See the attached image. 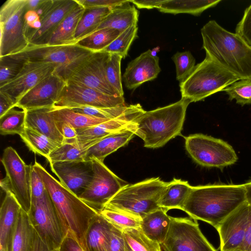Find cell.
<instances>
[{"instance_id":"94428289","label":"cell","mask_w":251,"mask_h":251,"mask_svg":"<svg viewBox=\"0 0 251 251\" xmlns=\"http://www.w3.org/2000/svg\"><path fill=\"white\" fill-rule=\"evenodd\" d=\"M244 185L246 190L247 200L251 203V180Z\"/></svg>"},{"instance_id":"ac0fdd59","label":"cell","mask_w":251,"mask_h":251,"mask_svg":"<svg viewBox=\"0 0 251 251\" xmlns=\"http://www.w3.org/2000/svg\"><path fill=\"white\" fill-rule=\"evenodd\" d=\"M78 4L77 0H53L48 10L40 18V27L27 32L29 45H47L62 21Z\"/></svg>"},{"instance_id":"cb8c5ba5","label":"cell","mask_w":251,"mask_h":251,"mask_svg":"<svg viewBox=\"0 0 251 251\" xmlns=\"http://www.w3.org/2000/svg\"><path fill=\"white\" fill-rule=\"evenodd\" d=\"M53 108L50 107L26 110L25 127L36 130L60 145L65 139L52 114Z\"/></svg>"},{"instance_id":"9c48e42d","label":"cell","mask_w":251,"mask_h":251,"mask_svg":"<svg viewBox=\"0 0 251 251\" xmlns=\"http://www.w3.org/2000/svg\"><path fill=\"white\" fill-rule=\"evenodd\" d=\"M185 147L195 162L207 168L222 169L238 160L234 150L227 142L201 133L185 137Z\"/></svg>"},{"instance_id":"816d5d0a","label":"cell","mask_w":251,"mask_h":251,"mask_svg":"<svg viewBox=\"0 0 251 251\" xmlns=\"http://www.w3.org/2000/svg\"><path fill=\"white\" fill-rule=\"evenodd\" d=\"M58 251H84L78 242L70 232L64 237Z\"/></svg>"},{"instance_id":"7dc6e473","label":"cell","mask_w":251,"mask_h":251,"mask_svg":"<svg viewBox=\"0 0 251 251\" xmlns=\"http://www.w3.org/2000/svg\"><path fill=\"white\" fill-rule=\"evenodd\" d=\"M235 33L251 46V4L245 9L236 26Z\"/></svg>"},{"instance_id":"60d3db41","label":"cell","mask_w":251,"mask_h":251,"mask_svg":"<svg viewBox=\"0 0 251 251\" xmlns=\"http://www.w3.org/2000/svg\"><path fill=\"white\" fill-rule=\"evenodd\" d=\"M122 231L133 251H162L161 245L146 236L140 228L125 229Z\"/></svg>"},{"instance_id":"4316f807","label":"cell","mask_w":251,"mask_h":251,"mask_svg":"<svg viewBox=\"0 0 251 251\" xmlns=\"http://www.w3.org/2000/svg\"><path fill=\"white\" fill-rule=\"evenodd\" d=\"M162 208L153 211L142 219L140 228L149 238L161 245L169 229L171 220Z\"/></svg>"},{"instance_id":"83f0119b","label":"cell","mask_w":251,"mask_h":251,"mask_svg":"<svg viewBox=\"0 0 251 251\" xmlns=\"http://www.w3.org/2000/svg\"><path fill=\"white\" fill-rule=\"evenodd\" d=\"M84 10L85 8L79 4L71 11L54 31L47 45H75V31Z\"/></svg>"},{"instance_id":"b9f144b4","label":"cell","mask_w":251,"mask_h":251,"mask_svg":"<svg viewBox=\"0 0 251 251\" xmlns=\"http://www.w3.org/2000/svg\"><path fill=\"white\" fill-rule=\"evenodd\" d=\"M123 57L117 53H110L105 63L107 80L118 96H124L122 83L121 62Z\"/></svg>"},{"instance_id":"8fae6325","label":"cell","mask_w":251,"mask_h":251,"mask_svg":"<svg viewBox=\"0 0 251 251\" xmlns=\"http://www.w3.org/2000/svg\"><path fill=\"white\" fill-rule=\"evenodd\" d=\"M27 213L41 240L51 250H58L67 233L47 191L41 198L31 199Z\"/></svg>"},{"instance_id":"ab89813d","label":"cell","mask_w":251,"mask_h":251,"mask_svg":"<svg viewBox=\"0 0 251 251\" xmlns=\"http://www.w3.org/2000/svg\"><path fill=\"white\" fill-rule=\"evenodd\" d=\"M11 108L0 117V133L1 135H20L25 127L26 111Z\"/></svg>"},{"instance_id":"be15d7a7","label":"cell","mask_w":251,"mask_h":251,"mask_svg":"<svg viewBox=\"0 0 251 251\" xmlns=\"http://www.w3.org/2000/svg\"></svg>"},{"instance_id":"11a10c76","label":"cell","mask_w":251,"mask_h":251,"mask_svg":"<svg viewBox=\"0 0 251 251\" xmlns=\"http://www.w3.org/2000/svg\"><path fill=\"white\" fill-rule=\"evenodd\" d=\"M166 0H131L130 3L140 9H158Z\"/></svg>"},{"instance_id":"603a6c76","label":"cell","mask_w":251,"mask_h":251,"mask_svg":"<svg viewBox=\"0 0 251 251\" xmlns=\"http://www.w3.org/2000/svg\"><path fill=\"white\" fill-rule=\"evenodd\" d=\"M5 193L0 210V251H12L22 208L10 191Z\"/></svg>"},{"instance_id":"5b68a950","label":"cell","mask_w":251,"mask_h":251,"mask_svg":"<svg viewBox=\"0 0 251 251\" xmlns=\"http://www.w3.org/2000/svg\"><path fill=\"white\" fill-rule=\"evenodd\" d=\"M168 182L152 177L124 186L103 209L125 213L142 220L148 214L161 208L160 201Z\"/></svg>"},{"instance_id":"836d02e7","label":"cell","mask_w":251,"mask_h":251,"mask_svg":"<svg viewBox=\"0 0 251 251\" xmlns=\"http://www.w3.org/2000/svg\"><path fill=\"white\" fill-rule=\"evenodd\" d=\"M52 114L56 122L68 123L76 129L91 127L108 121L82 114L69 108L53 107Z\"/></svg>"},{"instance_id":"30bf717a","label":"cell","mask_w":251,"mask_h":251,"mask_svg":"<svg viewBox=\"0 0 251 251\" xmlns=\"http://www.w3.org/2000/svg\"><path fill=\"white\" fill-rule=\"evenodd\" d=\"M1 163L6 176L0 180V186L4 191H10L22 209L28 213L31 203L30 178L32 165H27L16 151L11 147L4 150Z\"/></svg>"},{"instance_id":"d6986e66","label":"cell","mask_w":251,"mask_h":251,"mask_svg":"<svg viewBox=\"0 0 251 251\" xmlns=\"http://www.w3.org/2000/svg\"><path fill=\"white\" fill-rule=\"evenodd\" d=\"M50 164L60 183L78 197L85 191L93 176L92 161H62Z\"/></svg>"},{"instance_id":"44dd1931","label":"cell","mask_w":251,"mask_h":251,"mask_svg":"<svg viewBox=\"0 0 251 251\" xmlns=\"http://www.w3.org/2000/svg\"><path fill=\"white\" fill-rule=\"evenodd\" d=\"M144 111L141 106L116 119L91 127L76 129L77 144L80 148L87 150L104 137L126 128L136 117Z\"/></svg>"},{"instance_id":"f35d334b","label":"cell","mask_w":251,"mask_h":251,"mask_svg":"<svg viewBox=\"0 0 251 251\" xmlns=\"http://www.w3.org/2000/svg\"><path fill=\"white\" fill-rule=\"evenodd\" d=\"M141 105L139 103L125 105L113 107H100L94 106H80L72 108L74 111L107 120H112L133 111Z\"/></svg>"},{"instance_id":"bcb514c9","label":"cell","mask_w":251,"mask_h":251,"mask_svg":"<svg viewBox=\"0 0 251 251\" xmlns=\"http://www.w3.org/2000/svg\"><path fill=\"white\" fill-rule=\"evenodd\" d=\"M172 59L176 65V78L180 82L192 72L196 66L195 59L189 51L177 52Z\"/></svg>"},{"instance_id":"681fc988","label":"cell","mask_w":251,"mask_h":251,"mask_svg":"<svg viewBox=\"0 0 251 251\" xmlns=\"http://www.w3.org/2000/svg\"><path fill=\"white\" fill-rule=\"evenodd\" d=\"M30 189L31 199H40L47 192L42 179L33 167L31 173Z\"/></svg>"},{"instance_id":"ffe728a7","label":"cell","mask_w":251,"mask_h":251,"mask_svg":"<svg viewBox=\"0 0 251 251\" xmlns=\"http://www.w3.org/2000/svg\"><path fill=\"white\" fill-rule=\"evenodd\" d=\"M66 82L53 74L23 96L16 107L29 110L53 107Z\"/></svg>"},{"instance_id":"f907efd6","label":"cell","mask_w":251,"mask_h":251,"mask_svg":"<svg viewBox=\"0 0 251 251\" xmlns=\"http://www.w3.org/2000/svg\"><path fill=\"white\" fill-rule=\"evenodd\" d=\"M84 8L95 7H110L121 4L126 0H77Z\"/></svg>"},{"instance_id":"d4e9b609","label":"cell","mask_w":251,"mask_h":251,"mask_svg":"<svg viewBox=\"0 0 251 251\" xmlns=\"http://www.w3.org/2000/svg\"><path fill=\"white\" fill-rule=\"evenodd\" d=\"M128 127L100 140L86 151L84 160L97 159L103 162L105 158L126 145L134 136Z\"/></svg>"},{"instance_id":"7bdbcfd3","label":"cell","mask_w":251,"mask_h":251,"mask_svg":"<svg viewBox=\"0 0 251 251\" xmlns=\"http://www.w3.org/2000/svg\"><path fill=\"white\" fill-rule=\"evenodd\" d=\"M137 25L130 27L121 34L102 51L110 53H117L125 58L129 48L137 36Z\"/></svg>"},{"instance_id":"d590c367","label":"cell","mask_w":251,"mask_h":251,"mask_svg":"<svg viewBox=\"0 0 251 251\" xmlns=\"http://www.w3.org/2000/svg\"><path fill=\"white\" fill-rule=\"evenodd\" d=\"M121 33L119 30L114 28L98 29L78 41L75 45L93 52L102 51Z\"/></svg>"},{"instance_id":"ee69618b","label":"cell","mask_w":251,"mask_h":251,"mask_svg":"<svg viewBox=\"0 0 251 251\" xmlns=\"http://www.w3.org/2000/svg\"><path fill=\"white\" fill-rule=\"evenodd\" d=\"M99 213L112 225L121 230L128 228H140L142 220L132 215L105 209Z\"/></svg>"},{"instance_id":"7402d4cb","label":"cell","mask_w":251,"mask_h":251,"mask_svg":"<svg viewBox=\"0 0 251 251\" xmlns=\"http://www.w3.org/2000/svg\"><path fill=\"white\" fill-rule=\"evenodd\" d=\"M160 71L159 57L148 50L127 65L123 75L125 85L129 90L136 89L142 84L156 78Z\"/></svg>"},{"instance_id":"91938a15","label":"cell","mask_w":251,"mask_h":251,"mask_svg":"<svg viewBox=\"0 0 251 251\" xmlns=\"http://www.w3.org/2000/svg\"><path fill=\"white\" fill-rule=\"evenodd\" d=\"M43 0H27V11H36Z\"/></svg>"},{"instance_id":"f1b7e54d","label":"cell","mask_w":251,"mask_h":251,"mask_svg":"<svg viewBox=\"0 0 251 251\" xmlns=\"http://www.w3.org/2000/svg\"><path fill=\"white\" fill-rule=\"evenodd\" d=\"M112 225L100 213L92 220L85 236L86 251H106Z\"/></svg>"},{"instance_id":"74e56055","label":"cell","mask_w":251,"mask_h":251,"mask_svg":"<svg viewBox=\"0 0 251 251\" xmlns=\"http://www.w3.org/2000/svg\"><path fill=\"white\" fill-rule=\"evenodd\" d=\"M86 150L80 148L76 139L65 140L55 149L47 159L50 164L57 162L84 160Z\"/></svg>"},{"instance_id":"3957f363","label":"cell","mask_w":251,"mask_h":251,"mask_svg":"<svg viewBox=\"0 0 251 251\" xmlns=\"http://www.w3.org/2000/svg\"><path fill=\"white\" fill-rule=\"evenodd\" d=\"M32 167L42 179L66 233L70 231L86 251V234L92 220L99 213L66 188L37 161Z\"/></svg>"},{"instance_id":"680465c9","label":"cell","mask_w":251,"mask_h":251,"mask_svg":"<svg viewBox=\"0 0 251 251\" xmlns=\"http://www.w3.org/2000/svg\"><path fill=\"white\" fill-rule=\"evenodd\" d=\"M33 251H58V250H52L50 249L35 231Z\"/></svg>"},{"instance_id":"6f0895ef","label":"cell","mask_w":251,"mask_h":251,"mask_svg":"<svg viewBox=\"0 0 251 251\" xmlns=\"http://www.w3.org/2000/svg\"><path fill=\"white\" fill-rule=\"evenodd\" d=\"M238 251H251V212L243 242Z\"/></svg>"},{"instance_id":"ba28073f","label":"cell","mask_w":251,"mask_h":251,"mask_svg":"<svg viewBox=\"0 0 251 251\" xmlns=\"http://www.w3.org/2000/svg\"><path fill=\"white\" fill-rule=\"evenodd\" d=\"M30 62L54 64V74L67 82L74 71L93 52L76 45H29L23 51Z\"/></svg>"},{"instance_id":"f6af8a7d","label":"cell","mask_w":251,"mask_h":251,"mask_svg":"<svg viewBox=\"0 0 251 251\" xmlns=\"http://www.w3.org/2000/svg\"><path fill=\"white\" fill-rule=\"evenodd\" d=\"M223 91L228 95L230 100H235L236 103L241 105L251 104V79H240Z\"/></svg>"},{"instance_id":"c3c4849f","label":"cell","mask_w":251,"mask_h":251,"mask_svg":"<svg viewBox=\"0 0 251 251\" xmlns=\"http://www.w3.org/2000/svg\"><path fill=\"white\" fill-rule=\"evenodd\" d=\"M106 251H125L123 231L113 225L108 237Z\"/></svg>"},{"instance_id":"d6a6232c","label":"cell","mask_w":251,"mask_h":251,"mask_svg":"<svg viewBox=\"0 0 251 251\" xmlns=\"http://www.w3.org/2000/svg\"><path fill=\"white\" fill-rule=\"evenodd\" d=\"M35 231L27 213L22 209L13 239L12 251H33Z\"/></svg>"},{"instance_id":"5bb4252c","label":"cell","mask_w":251,"mask_h":251,"mask_svg":"<svg viewBox=\"0 0 251 251\" xmlns=\"http://www.w3.org/2000/svg\"><path fill=\"white\" fill-rule=\"evenodd\" d=\"M125 105L124 96L107 95L87 87L66 82L53 107L69 108L84 106L113 107Z\"/></svg>"},{"instance_id":"7c38bea8","label":"cell","mask_w":251,"mask_h":251,"mask_svg":"<svg viewBox=\"0 0 251 251\" xmlns=\"http://www.w3.org/2000/svg\"><path fill=\"white\" fill-rule=\"evenodd\" d=\"M167 236L162 244L164 251H217L201 232L197 220L171 217Z\"/></svg>"},{"instance_id":"e0dca14e","label":"cell","mask_w":251,"mask_h":251,"mask_svg":"<svg viewBox=\"0 0 251 251\" xmlns=\"http://www.w3.org/2000/svg\"><path fill=\"white\" fill-rule=\"evenodd\" d=\"M251 212L247 201L226 217L216 229L221 251H238L243 242Z\"/></svg>"},{"instance_id":"4dcf8cb0","label":"cell","mask_w":251,"mask_h":251,"mask_svg":"<svg viewBox=\"0 0 251 251\" xmlns=\"http://www.w3.org/2000/svg\"><path fill=\"white\" fill-rule=\"evenodd\" d=\"M221 0H166L157 9L164 13H187L200 15L204 10L217 5Z\"/></svg>"},{"instance_id":"9a60e30c","label":"cell","mask_w":251,"mask_h":251,"mask_svg":"<svg viewBox=\"0 0 251 251\" xmlns=\"http://www.w3.org/2000/svg\"><path fill=\"white\" fill-rule=\"evenodd\" d=\"M109 54L103 51L93 52L74 71L67 83L87 87L107 95L118 96L106 77L105 66Z\"/></svg>"},{"instance_id":"4fadbf2b","label":"cell","mask_w":251,"mask_h":251,"mask_svg":"<svg viewBox=\"0 0 251 251\" xmlns=\"http://www.w3.org/2000/svg\"><path fill=\"white\" fill-rule=\"evenodd\" d=\"M92 179L79 198L98 213L127 183L113 173L103 163L93 159Z\"/></svg>"},{"instance_id":"8992f818","label":"cell","mask_w":251,"mask_h":251,"mask_svg":"<svg viewBox=\"0 0 251 251\" xmlns=\"http://www.w3.org/2000/svg\"><path fill=\"white\" fill-rule=\"evenodd\" d=\"M241 79L206 55L190 74L179 83L181 98L191 102L203 100Z\"/></svg>"},{"instance_id":"6da1fadb","label":"cell","mask_w":251,"mask_h":251,"mask_svg":"<svg viewBox=\"0 0 251 251\" xmlns=\"http://www.w3.org/2000/svg\"><path fill=\"white\" fill-rule=\"evenodd\" d=\"M247 201L244 184L199 185L192 186L181 210L193 220L205 222L217 229Z\"/></svg>"},{"instance_id":"f546056e","label":"cell","mask_w":251,"mask_h":251,"mask_svg":"<svg viewBox=\"0 0 251 251\" xmlns=\"http://www.w3.org/2000/svg\"><path fill=\"white\" fill-rule=\"evenodd\" d=\"M188 181L173 179L169 182L159 202V206L167 212L172 209L181 210L192 189Z\"/></svg>"},{"instance_id":"52a82bcc","label":"cell","mask_w":251,"mask_h":251,"mask_svg":"<svg viewBox=\"0 0 251 251\" xmlns=\"http://www.w3.org/2000/svg\"><path fill=\"white\" fill-rule=\"evenodd\" d=\"M27 0H7L0 8V57L25 50L29 46L25 15Z\"/></svg>"},{"instance_id":"e575fe53","label":"cell","mask_w":251,"mask_h":251,"mask_svg":"<svg viewBox=\"0 0 251 251\" xmlns=\"http://www.w3.org/2000/svg\"><path fill=\"white\" fill-rule=\"evenodd\" d=\"M19 135L31 151L46 158L59 145L45 135L28 127H25Z\"/></svg>"},{"instance_id":"2e32d148","label":"cell","mask_w":251,"mask_h":251,"mask_svg":"<svg viewBox=\"0 0 251 251\" xmlns=\"http://www.w3.org/2000/svg\"><path fill=\"white\" fill-rule=\"evenodd\" d=\"M56 66L52 63L28 61L20 74L0 87L16 105L19 100L41 81L52 75Z\"/></svg>"},{"instance_id":"f5cc1de1","label":"cell","mask_w":251,"mask_h":251,"mask_svg":"<svg viewBox=\"0 0 251 251\" xmlns=\"http://www.w3.org/2000/svg\"><path fill=\"white\" fill-rule=\"evenodd\" d=\"M59 130L65 140L76 139L77 136L76 129L68 123L56 122Z\"/></svg>"},{"instance_id":"1f68e13d","label":"cell","mask_w":251,"mask_h":251,"mask_svg":"<svg viewBox=\"0 0 251 251\" xmlns=\"http://www.w3.org/2000/svg\"><path fill=\"white\" fill-rule=\"evenodd\" d=\"M111 9L110 7L85 8L75 31L76 42L95 31L110 13Z\"/></svg>"},{"instance_id":"277c9868","label":"cell","mask_w":251,"mask_h":251,"mask_svg":"<svg viewBox=\"0 0 251 251\" xmlns=\"http://www.w3.org/2000/svg\"><path fill=\"white\" fill-rule=\"evenodd\" d=\"M191 102L188 99L181 98L168 105L145 111L128 127L143 140L145 147H162L181 134L186 110Z\"/></svg>"},{"instance_id":"8d00e7d4","label":"cell","mask_w":251,"mask_h":251,"mask_svg":"<svg viewBox=\"0 0 251 251\" xmlns=\"http://www.w3.org/2000/svg\"><path fill=\"white\" fill-rule=\"evenodd\" d=\"M28 61L23 51L0 57V87L17 76Z\"/></svg>"},{"instance_id":"7a4b0ae2","label":"cell","mask_w":251,"mask_h":251,"mask_svg":"<svg viewBox=\"0 0 251 251\" xmlns=\"http://www.w3.org/2000/svg\"><path fill=\"white\" fill-rule=\"evenodd\" d=\"M206 55L241 79H251V46L215 20L201 29Z\"/></svg>"},{"instance_id":"9f6ffc18","label":"cell","mask_w":251,"mask_h":251,"mask_svg":"<svg viewBox=\"0 0 251 251\" xmlns=\"http://www.w3.org/2000/svg\"><path fill=\"white\" fill-rule=\"evenodd\" d=\"M14 107H16V104L13 101L6 95L0 92V117Z\"/></svg>"},{"instance_id":"6125c7cd","label":"cell","mask_w":251,"mask_h":251,"mask_svg":"<svg viewBox=\"0 0 251 251\" xmlns=\"http://www.w3.org/2000/svg\"><path fill=\"white\" fill-rule=\"evenodd\" d=\"M125 251H133L125 240Z\"/></svg>"},{"instance_id":"484cf974","label":"cell","mask_w":251,"mask_h":251,"mask_svg":"<svg viewBox=\"0 0 251 251\" xmlns=\"http://www.w3.org/2000/svg\"><path fill=\"white\" fill-rule=\"evenodd\" d=\"M138 18V11L130 4L129 0H126L121 4L112 8L110 13L96 30L110 28L122 32L130 27L137 25Z\"/></svg>"},{"instance_id":"db71d44e","label":"cell","mask_w":251,"mask_h":251,"mask_svg":"<svg viewBox=\"0 0 251 251\" xmlns=\"http://www.w3.org/2000/svg\"><path fill=\"white\" fill-rule=\"evenodd\" d=\"M25 22L27 29V35L29 30L37 29L41 26L40 17L34 11H27L25 15Z\"/></svg>"}]
</instances>
